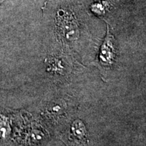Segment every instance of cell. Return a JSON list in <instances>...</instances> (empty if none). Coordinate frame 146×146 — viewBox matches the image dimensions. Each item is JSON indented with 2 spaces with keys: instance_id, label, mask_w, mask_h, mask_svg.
Wrapping results in <instances>:
<instances>
[{
  "instance_id": "cell-1",
  "label": "cell",
  "mask_w": 146,
  "mask_h": 146,
  "mask_svg": "<svg viewBox=\"0 0 146 146\" xmlns=\"http://www.w3.org/2000/svg\"><path fill=\"white\" fill-rule=\"evenodd\" d=\"M114 39L112 35L110 34L109 28L108 27L107 35L106 36L104 43L102 45L100 58L102 60L106 62H112V60L114 57Z\"/></svg>"
},
{
  "instance_id": "cell-2",
  "label": "cell",
  "mask_w": 146,
  "mask_h": 146,
  "mask_svg": "<svg viewBox=\"0 0 146 146\" xmlns=\"http://www.w3.org/2000/svg\"><path fill=\"white\" fill-rule=\"evenodd\" d=\"M72 132L74 133V136H76V137L79 139L85 138V127H84L83 123H81V122L76 121L74 123V126L72 127Z\"/></svg>"
}]
</instances>
